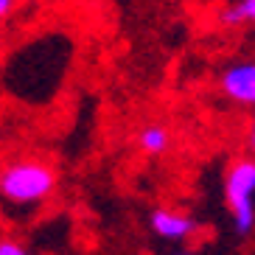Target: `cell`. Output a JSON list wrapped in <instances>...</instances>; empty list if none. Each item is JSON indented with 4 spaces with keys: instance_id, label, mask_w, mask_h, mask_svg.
<instances>
[{
    "instance_id": "1",
    "label": "cell",
    "mask_w": 255,
    "mask_h": 255,
    "mask_svg": "<svg viewBox=\"0 0 255 255\" xmlns=\"http://www.w3.org/2000/svg\"><path fill=\"white\" fill-rule=\"evenodd\" d=\"M56 188V174L51 165L39 160L11 163L0 171V196L11 205H34L42 202Z\"/></svg>"
},
{
    "instance_id": "2",
    "label": "cell",
    "mask_w": 255,
    "mask_h": 255,
    "mask_svg": "<svg viewBox=\"0 0 255 255\" xmlns=\"http://www.w3.org/2000/svg\"><path fill=\"white\" fill-rule=\"evenodd\" d=\"M225 199L236 236H250L255 227V160H236L227 168Z\"/></svg>"
},
{
    "instance_id": "3",
    "label": "cell",
    "mask_w": 255,
    "mask_h": 255,
    "mask_svg": "<svg viewBox=\"0 0 255 255\" xmlns=\"http://www.w3.org/2000/svg\"><path fill=\"white\" fill-rule=\"evenodd\" d=\"M222 93L230 101L255 107V62H236L222 73Z\"/></svg>"
},
{
    "instance_id": "4",
    "label": "cell",
    "mask_w": 255,
    "mask_h": 255,
    "mask_svg": "<svg viewBox=\"0 0 255 255\" xmlns=\"http://www.w3.org/2000/svg\"><path fill=\"white\" fill-rule=\"evenodd\" d=\"M149 225L165 241H185L196 230L194 219L185 216V213H177V210H151Z\"/></svg>"
},
{
    "instance_id": "5",
    "label": "cell",
    "mask_w": 255,
    "mask_h": 255,
    "mask_svg": "<svg viewBox=\"0 0 255 255\" xmlns=\"http://www.w3.org/2000/svg\"><path fill=\"white\" fill-rule=\"evenodd\" d=\"M137 143H140V149L146 151V154H163V151L168 149V143H171V135H168V129L160 127V124H149V127L140 129Z\"/></svg>"
},
{
    "instance_id": "6",
    "label": "cell",
    "mask_w": 255,
    "mask_h": 255,
    "mask_svg": "<svg viewBox=\"0 0 255 255\" xmlns=\"http://www.w3.org/2000/svg\"><path fill=\"white\" fill-rule=\"evenodd\" d=\"M219 20L225 25H239V23H255V0H236L230 8H225Z\"/></svg>"
},
{
    "instance_id": "7",
    "label": "cell",
    "mask_w": 255,
    "mask_h": 255,
    "mask_svg": "<svg viewBox=\"0 0 255 255\" xmlns=\"http://www.w3.org/2000/svg\"><path fill=\"white\" fill-rule=\"evenodd\" d=\"M0 255H28V250H25L20 241L3 239V241H0Z\"/></svg>"
},
{
    "instance_id": "8",
    "label": "cell",
    "mask_w": 255,
    "mask_h": 255,
    "mask_svg": "<svg viewBox=\"0 0 255 255\" xmlns=\"http://www.w3.org/2000/svg\"><path fill=\"white\" fill-rule=\"evenodd\" d=\"M11 8H14V0H0V20L11 14Z\"/></svg>"
},
{
    "instance_id": "9",
    "label": "cell",
    "mask_w": 255,
    "mask_h": 255,
    "mask_svg": "<svg viewBox=\"0 0 255 255\" xmlns=\"http://www.w3.org/2000/svg\"><path fill=\"white\" fill-rule=\"evenodd\" d=\"M250 149H253V154H255V121L250 124Z\"/></svg>"
},
{
    "instance_id": "10",
    "label": "cell",
    "mask_w": 255,
    "mask_h": 255,
    "mask_svg": "<svg viewBox=\"0 0 255 255\" xmlns=\"http://www.w3.org/2000/svg\"><path fill=\"white\" fill-rule=\"evenodd\" d=\"M180 255H188V253H180Z\"/></svg>"
}]
</instances>
